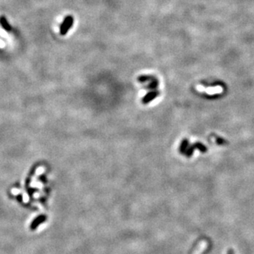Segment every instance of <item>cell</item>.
Returning <instances> with one entry per match:
<instances>
[{
  "mask_svg": "<svg viewBox=\"0 0 254 254\" xmlns=\"http://www.w3.org/2000/svg\"><path fill=\"white\" fill-rule=\"evenodd\" d=\"M187 145H188V140H183V141L182 142V144H181V147H180V151L182 153H185L186 151V148H187Z\"/></svg>",
  "mask_w": 254,
  "mask_h": 254,
  "instance_id": "7",
  "label": "cell"
},
{
  "mask_svg": "<svg viewBox=\"0 0 254 254\" xmlns=\"http://www.w3.org/2000/svg\"><path fill=\"white\" fill-rule=\"evenodd\" d=\"M201 90H204V91L207 92L209 94H217V93H221L223 92V88L220 86H217L215 88H199Z\"/></svg>",
  "mask_w": 254,
  "mask_h": 254,
  "instance_id": "5",
  "label": "cell"
},
{
  "mask_svg": "<svg viewBox=\"0 0 254 254\" xmlns=\"http://www.w3.org/2000/svg\"><path fill=\"white\" fill-rule=\"evenodd\" d=\"M159 95V92L158 91L150 92H149V93L143 98L142 102H143L144 104H147V103L150 102L152 100H153L154 98H156Z\"/></svg>",
  "mask_w": 254,
  "mask_h": 254,
  "instance_id": "4",
  "label": "cell"
},
{
  "mask_svg": "<svg viewBox=\"0 0 254 254\" xmlns=\"http://www.w3.org/2000/svg\"><path fill=\"white\" fill-rule=\"evenodd\" d=\"M195 148L196 149H198L199 150H201V152H205L206 150H207V149L205 148L202 144H200V143H196L194 145H192V146H191L188 149V150L186 151V157H191L192 155V153H193V151H194V150H195Z\"/></svg>",
  "mask_w": 254,
  "mask_h": 254,
  "instance_id": "2",
  "label": "cell"
},
{
  "mask_svg": "<svg viewBox=\"0 0 254 254\" xmlns=\"http://www.w3.org/2000/svg\"><path fill=\"white\" fill-rule=\"evenodd\" d=\"M45 219H46L45 216H40L39 218H37L36 219H35V221L33 222L32 225V228H36V226L38 225V224H40V223H41V222H43L44 220H45Z\"/></svg>",
  "mask_w": 254,
  "mask_h": 254,
  "instance_id": "9",
  "label": "cell"
},
{
  "mask_svg": "<svg viewBox=\"0 0 254 254\" xmlns=\"http://www.w3.org/2000/svg\"><path fill=\"white\" fill-rule=\"evenodd\" d=\"M74 17L69 15L65 17L64 21H63L62 24L60 25V28H59V33L61 36H65L67 33L68 32V31L70 30L72 26L74 25Z\"/></svg>",
  "mask_w": 254,
  "mask_h": 254,
  "instance_id": "1",
  "label": "cell"
},
{
  "mask_svg": "<svg viewBox=\"0 0 254 254\" xmlns=\"http://www.w3.org/2000/svg\"><path fill=\"white\" fill-rule=\"evenodd\" d=\"M228 254H234V252L229 251V252H228Z\"/></svg>",
  "mask_w": 254,
  "mask_h": 254,
  "instance_id": "11",
  "label": "cell"
},
{
  "mask_svg": "<svg viewBox=\"0 0 254 254\" xmlns=\"http://www.w3.org/2000/svg\"><path fill=\"white\" fill-rule=\"evenodd\" d=\"M207 248H208V242L205 241V240H202L201 242L199 243V244L197 245V247L195 248V252L192 254H202L203 252L205 251Z\"/></svg>",
  "mask_w": 254,
  "mask_h": 254,
  "instance_id": "3",
  "label": "cell"
},
{
  "mask_svg": "<svg viewBox=\"0 0 254 254\" xmlns=\"http://www.w3.org/2000/svg\"><path fill=\"white\" fill-rule=\"evenodd\" d=\"M153 77L152 76H147V75H143V76H140L138 78V81L140 82V83H144V82L147 81H150V80H153Z\"/></svg>",
  "mask_w": 254,
  "mask_h": 254,
  "instance_id": "8",
  "label": "cell"
},
{
  "mask_svg": "<svg viewBox=\"0 0 254 254\" xmlns=\"http://www.w3.org/2000/svg\"><path fill=\"white\" fill-rule=\"evenodd\" d=\"M158 86H159V82H158V80H157L156 78H153V80L151 81V83H150V84L147 86L146 88H149V89H156L157 88H158Z\"/></svg>",
  "mask_w": 254,
  "mask_h": 254,
  "instance_id": "6",
  "label": "cell"
},
{
  "mask_svg": "<svg viewBox=\"0 0 254 254\" xmlns=\"http://www.w3.org/2000/svg\"><path fill=\"white\" fill-rule=\"evenodd\" d=\"M1 21H2V24H3V26H4V28H5V29H7V30H10L9 25H8V24L6 23L5 19H4V18H1Z\"/></svg>",
  "mask_w": 254,
  "mask_h": 254,
  "instance_id": "10",
  "label": "cell"
}]
</instances>
